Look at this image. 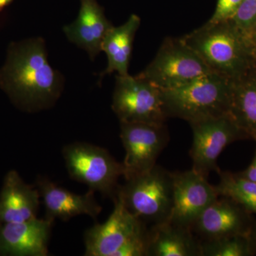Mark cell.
I'll return each mask as SVG.
<instances>
[{"label":"cell","mask_w":256,"mask_h":256,"mask_svg":"<svg viewBox=\"0 0 256 256\" xmlns=\"http://www.w3.org/2000/svg\"><path fill=\"white\" fill-rule=\"evenodd\" d=\"M146 256H202L201 240L191 229L166 222L149 230Z\"/></svg>","instance_id":"cell-17"},{"label":"cell","mask_w":256,"mask_h":256,"mask_svg":"<svg viewBox=\"0 0 256 256\" xmlns=\"http://www.w3.org/2000/svg\"><path fill=\"white\" fill-rule=\"evenodd\" d=\"M13 0H0V11L4 9L5 6L9 5Z\"/></svg>","instance_id":"cell-26"},{"label":"cell","mask_w":256,"mask_h":256,"mask_svg":"<svg viewBox=\"0 0 256 256\" xmlns=\"http://www.w3.org/2000/svg\"><path fill=\"white\" fill-rule=\"evenodd\" d=\"M233 82L214 72L168 90H162L166 117L188 124L230 114Z\"/></svg>","instance_id":"cell-3"},{"label":"cell","mask_w":256,"mask_h":256,"mask_svg":"<svg viewBox=\"0 0 256 256\" xmlns=\"http://www.w3.org/2000/svg\"><path fill=\"white\" fill-rule=\"evenodd\" d=\"M126 156L122 162L124 180L141 174L156 165L168 144L169 134L165 124L120 122Z\"/></svg>","instance_id":"cell-9"},{"label":"cell","mask_w":256,"mask_h":256,"mask_svg":"<svg viewBox=\"0 0 256 256\" xmlns=\"http://www.w3.org/2000/svg\"><path fill=\"white\" fill-rule=\"evenodd\" d=\"M112 109L120 122L165 124V114L161 89L141 78L117 76Z\"/></svg>","instance_id":"cell-8"},{"label":"cell","mask_w":256,"mask_h":256,"mask_svg":"<svg viewBox=\"0 0 256 256\" xmlns=\"http://www.w3.org/2000/svg\"><path fill=\"white\" fill-rule=\"evenodd\" d=\"M128 210L152 226L169 222L173 208V172L154 165L118 188Z\"/></svg>","instance_id":"cell-4"},{"label":"cell","mask_w":256,"mask_h":256,"mask_svg":"<svg viewBox=\"0 0 256 256\" xmlns=\"http://www.w3.org/2000/svg\"><path fill=\"white\" fill-rule=\"evenodd\" d=\"M250 40H252V46H254V52H255V54L256 55V32L255 34H252V38H250Z\"/></svg>","instance_id":"cell-27"},{"label":"cell","mask_w":256,"mask_h":256,"mask_svg":"<svg viewBox=\"0 0 256 256\" xmlns=\"http://www.w3.org/2000/svg\"><path fill=\"white\" fill-rule=\"evenodd\" d=\"M242 0H217L216 6L210 23H218L232 20L236 14Z\"/></svg>","instance_id":"cell-23"},{"label":"cell","mask_w":256,"mask_h":256,"mask_svg":"<svg viewBox=\"0 0 256 256\" xmlns=\"http://www.w3.org/2000/svg\"><path fill=\"white\" fill-rule=\"evenodd\" d=\"M62 154L72 180L114 198L124 168L107 150L86 142H74L64 146Z\"/></svg>","instance_id":"cell-5"},{"label":"cell","mask_w":256,"mask_h":256,"mask_svg":"<svg viewBox=\"0 0 256 256\" xmlns=\"http://www.w3.org/2000/svg\"><path fill=\"white\" fill-rule=\"evenodd\" d=\"M220 181L216 190L218 196L228 197L256 216V183L242 178L238 173H218Z\"/></svg>","instance_id":"cell-20"},{"label":"cell","mask_w":256,"mask_h":256,"mask_svg":"<svg viewBox=\"0 0 256 256\" xmlns=\"http://www.w3.org/2000/svg\"><path fill=\"white\" fill-rule=\"evenodd\" d=\"M53 224L38 218L0 224V256H46Z\"/></svg>","instance_id":"cell-13"},{"label":"cell","mask_w":256,"mask_h":256,"mask_svg":"<svg viewBox=\"0 0 256 256\" xmlns=\"http://www.w3.org/2000/svg\"><path fill=\"white\" fill-rule=\"evenodd\" d=\"M201 244L202 256H255L249 235L203 240Z\"/></svg>","instance_id":"cell-21"},{"label":"cell","mask_w":256,"mask_h":256,"mask_svg":"<svg viewBox=\"0 0 256 256\" xmlns=\"http://www.w3.org/2000/svg\"><path fill=\"white\" fill-rule=\"evenodd\" d=\"M230 114L237 124L256 140V66L233 82Z\"/></svg>","instance_id":"cell-19"},{"label":"cell","mask_w":256,"mask_h":256,"mask_svg":"<svg viewBox=\"0 0 256 256\" xmlns=\"http://www.w3.org/2000/svg\"><path fill=\"white\" fill-rule=\"evenodd\" d=\"M193 134L190 156L192 169L207 178L210 172H220L218 159L224 150L236 141L250 139L230 114L190 124Z\"/></svg>","instance_id":"cell-7"},{"label":"cell","mask_w":256,"mask_h":256,"mask_svg":"<svg viewBox=\"0 0 256 256\" xmlns=\"http://www.w3.org/2000/svg\"><path fill=\"white\" fill-rule=\"evenodd\" d=\"M218 196L215 186L193 169L173 172V208L169 222L192 230L197 218Z\"/></svg>","instance_id":"cell-11"},{"label":"cell","mask_w":256,"mask_h":256,"mask_svg":"<svg viewBox=\"0 0 256 256\" xmlns=\"http://www.w3.org/2000/svg\"><path fill=\"white\" fill-rule=\"evenodd\" d=\"M238 174L242 178H247V180H250V181L254 182L256 183V149L255 156H254V159H252V163L244 171L240 172Z\"/></svg>","instance_id":"cell-24"},{"label":"cell","mask_w":256,"mask_h":256,"mask_svg":"<svg viewBox=\"0 0 256 256\" xmlns=\"http://www.w3.org/2000/svg\"><path fill=\"white\" fill-rule=\"evenodd\" d=\"M112 200L114 210L106 222L86 232V256H114L126 242L148 230L146 224L128 210L118 194Z\"/></svg>","instance_id":"cell-10"},{"label":"cell","mask_w":256,"mask_h":256,"mask_svg":"<svg viewBox=\"0 0 256 256\" xmlns=\"http://www.w3.org/2000/svg\"><path fill=\"white\" fill-rule=\"evenodd\" d=\"M210 72L201 57L182 37H168L154 60L138 76L161 90H168L182 86Z\"/></svg>","instance_id":"cell-6"},{"label":"cell","mask_w":256,"mask_h":256,"mask_svg":"<svg viewBox=\"0 0 256 256\" xmlns=\"http://www.w3.org/2000/svg\"><path fill=\"white\" fill-rule=\"evenodd\" d=\"M254 215L228 197L220 196L197 218L192 230L203 240L249 235Z\"/></svg>","instance_id":"cell-12"},{"label":"cell","mask_w":256,"mask_h":256,"mask_svg":"<svg viewBox=\"0 0 256 256\" xmlns=\"http://www.w3.org/2000/svg\"><path fill=\"white\" fill-rule=\"evenodd\" d=\"M250 240H252V248H254V252L256 255V220H254V223L252 224V230H250Z\"/></svg>","instance_id":"cell-25"},{"label":"cell","mask_w":256,"mask_h":256,"mask_svg":"<svg viewBox=\"0 0 256 256\" xmlns=\"http://www.w3.org/2000/svg\"><path fill=\"white\" fill-rule=\"evenodd\" d=\"M0 86L23 109L48 108L62 92V76L52 68L45 42L32 38L10 48L8 60L0 72Z\"/></svg>","instance_id":"cell-1"},{"label":"cell","mask_w":256,"mask_h":256,"mask_svg":"<svg viewBox=\"0 0 256 256\" xmlns=\"http://www.w3.org/2000/svg\"><path fill=\"white\" fill-rule=\"evenodd\" d=\"M140 22L138 15L132 14L124 24L112 26L108 32L101 46V52L107 56L108 65L100 74V80L107 74L114 72H117L118 76L129 74L133 41Z\"/></svg>","instance_id":"cell-18"},{"label":"cell","mask_w":256,"mask_h":256,"mask_svg":"<svg viewBox=\"0 0 256 256\" xmlns=\"http://www.w3.org/2000/svg\"><path fill=\"white\" fill-rule=\"evenodd\" d=\"M112 24L96 0H80L78 18L64 28L67 38L82 48L94 60L101 52V46Z\"/></svg>","instance_id":"cell-15"},{"label":"cell","mask_w":256,"mask_h":256,"mask_svg":"<svg viewBox=\"0 0 256 256\" xmlns=\"http://www.w3.org/2000/svg\"><path fill=\"white\" fill-rule=\"evenodd\" d=\"M256 32H255V33H256ZM255 33H254V34H255Z\"/></svg>","instance_id":"cell-28"},{"label":"cell","mask_w":256,"mask_h":256,"mask_svg":"<svg viewBox=\"0 0 256 256\" xmlns=\"http://www.w3.org/2000/svg\"><path fill=\"white\" fill-rule=\"evenodd\" d=\"M196 52L210 72L232 82L242 78L256 66L252 40L232 22H207L182 37Z\"/></svg>","instance_id":"cell-2"},{"label":"cell","mask_w":256,"mask_h":256,"mask_svg":"<svg viewBox=\"0 0 256 256\" xmlns=\"http://www.w3.org/2000/svg\"><path fill=\"white\" fill-rule=\"evenodd\" d=\"M36 188L43 200L46 220H68L80 215L97 218L102 210L94 191L89 190L85 194H77L56 184L50 178L38 176Z\"/></svg>","instance_id":"cell-14"},{"label":"cell","mask_w":256,"mask_h":256,"mask_svg":"<svg viewBox=\"0 0 256 256\" xmlns=\"http://www.w3.org/2000/svg\"><path fill=\"white\" fill-rule=\"evenodd\" d=\"M232 20L246 36L252 38L256 32V0H242Z\"/></svg>","instance_id":"cell-22"},{"label":"cell","mask_w":256,"mask_h":256,"mask_svg":"<svg viewBox=\"0 0 256 256\" xmlns=\"http://www.w3.org/2000/svg\"><path fill=\"white\" fill-rule=\"evenodd\" d=\"M40 198L37 188L25 183L18 172H9L0 192V224L37 218Z\"/></svg>","instance_id":"cell-16"}]
</instances>
